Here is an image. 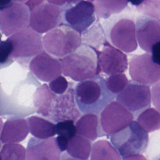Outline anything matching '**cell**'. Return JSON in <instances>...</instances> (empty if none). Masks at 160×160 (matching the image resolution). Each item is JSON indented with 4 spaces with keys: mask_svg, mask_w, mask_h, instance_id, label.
<instances>
[{
    "mask_svg": "<svg viewBox=\"0 0 160 160\" xmlns=\"http://www.w3.org/2000/svg\"><path fill=\"white\" fill-rule=\"evenodd\" d=\"M116 96L108 89L106 80L99 75L79 81L75 86L76 101L78 108L84 114H99Z\"/></svg>",
    "mask_w": 160,
    "mask_h": 160,
    "instance_id": "1",
    "label": "cell"
},
{
    "mask_svg": "<svg viewBox=\"0 0 160 160\" xmlns=\"http://www.w3.org/2000/svg\"><path fill=\"white\" fill-rule=\"evenodd\" d=\"M61 63L62 74L76 81L92 78L98 72V56L92 48L86 44L62 58Z\"/></svg>",
    "mask_w": 160,
    "mask_h": 160,
    "instance_id": "2",
    "label": "cell"
},
{
    "mask_svg": "<svg viewBox=\"0 0 160 160\" xmlns=\"http://www.w3.org/2000/svg\"><path fill=\"white\" fill-rule=\"evenodd\" d=\"M12 46L11 58L22 66L27 67L31 60L43 51V42L39 33L30 26L7 39Z\"/></svg>",
    "mask_w": 160,
    "mask_h": 160,
    "instance_id": "3",
    "label": "cell"
},
{
    "mask_svg": "<svg viewBox=\"0 0 160 160\" xmlns=\"http://www.w3.org/2000/svg\"><path fill=\"white\" fill-rule=\"evenodd\" d=\"M80 34L67 25L58 26L48 31L42 38L45 50L56 58H64L81 45Z\"/></svg>",
    "mask_w": 160,
    "mask_h": 160,
    "instance_id": "4",
    "label": "cell"
},
{
    "mask_svg": "<svg viewBox=\"0 0 160 160\" xmlns=\"http://www.w3.org/2000/svg\"><path fill=\"white\" fill-rule=\"evenodd\" d=\"M110 140L124 158L144 152L148 145L149 135L138 121H133L123 129L111 135Z\"/></svg>",
    "mask_w": 160,
    "mask_h": 160,
    "instance_id": "5",
    "label": "cell"
},
{
    "mask_svg": "<svg viewBox=\"0 0 160 160\" xmlns=\"http://www.w3.org/2000/svg\"><path fill=\"white\" fill-rule=\"evenodd\" d=\"M106 26L108 39L116 48L128 53L137 49L136 28L132 19L126 18H112Z\"/></svg>",
    "mask_w": 160,
    "mask_h": 160,
    "instance_id": "6",
    "label": "cell"
},
{
    "mask_svg": "<svg viewBox=\"0 0 160 160\" xmlns=\"http://www.w3.org/2000/svg\"><path fill=\"white\" fill-rule=\"evenodd\" d=\"M116 101L128 109L134 117L150 107L151 91L148 86L133 80L129 81L125 88L117 94Z\"/></svg>",
    "mask_w": 160,
    "mask_h": 160,
    "instance_id": "7",
    "label": "cell"
},
{
    "mask_svg": "<svg viewBox=\"0 0 160 160\" xmlns=\"http://www.w3.org/2000/svg\"><path fill=\"white\" fill-rule=\"evenodd\" d=\"M31 11L23 2L13 1L9 6L1 10L0 29L6 36L26 28L29 26Z\"/></svg>",
    "mask_w": 160,
    "mask_h": 160,
    "instance_id": "8",
    "label": "cell"
},
{
    "mask_svg": "<svg viewBox=\"0 0 160 160\" xmlns=\"http://www.w3.org/2000/svg\"><path fill=\"white\" fill-rule=\"evenodd\" d=\"M29 26L39 34L48 32L58 27L62 21V10L45 1L31 10Z\"/></svg>",
    "mask_w": 160,
    "mask_h": 160,
    "instance_id": "9",
    "label": "cell"
},
{
    "mask_svg": "<svg viewBox=\"0 0 160 160\" xmlns=\"http://www.w3.org/2000/svg\"><path fill=\"white\" fill-rule=\"evenodd\" d=\"M134 115L119 102L112 101L100 113L101 129L105 135H112L133 121Z\"/></svg>",
    "mask_w": 160,
    "mask_h": 160,
    "instance_id": "10",
    "label": "cell"
},
{
    "mask_svg": "<svg viewBox=\"0 0 160 160\" xmlns=\"http://www.w3.org/2000/svg\"><path fill=\"white\" fill-rule=\"evenodd\" d=\"M129 66V75L136 82L149 86L160 80V64L153 61L149 53L133 56Z\"/></svg>",
    "mask_w": 160,
    "mask_h": 160,
    "instance_id": "11",
    "label": "cell"
},
{
    "mask_svg": "<svg viewBox=\"0 0 160 160\" xmlns=\"http://www.w3.org/2000/svg\"><path fill=\"white\" fill-rule=\"evenodd\" d=\"M81 116L75 99V88L69 83L68 90L62 94H56L51 107L48 119L58 122L65 120L76 121Z\"/></svg>",
    "mask_w": 160,
    "mask_h": 160,
    "instance_id": "12",
    "label": "cell"
},
{
    "mask_svg": "<svg viewBox=\"0 0 160 160\" xmlns=\"http://www.w3.org/2000/svg\"><path fill=\"white\" fill-rule=\"evenodd\" d=\"M94 4L89 1L82 0L63 10L62 21L79 34H82L96 21Z\"/></svg>",
    "mask_w": 160,
    "mask_h": 160,
    "instance_id": "13",
    "label": "cell"
},
{
    "mask_svg": "<svg viewBox=\"0 0 160 160\" xmlns=\"http://www.w3.org/2000/svg\"><path fill=\"white\" fill-rule=\"evenodd\" d=\"M29 68L38 79L44 82H50L62 73L59 61L45 51H42L31 60Z\"/></svg>",
    "mask_w": 160,
    "mask_h": 160,
    "instance_id": "14",
    "label": "cell"
},
{
    "mask_svg": "<svg viewBox=\"0 0 160 160\" xmlns=\"http://www.w3.org/2000/svg\"><path fill=\"white\" fill-rule=\"evenodd\" d=\"M136 28L140 48L151 53L153 46L160 42V22L150 16L142 15L137 18Z\"/></svg>",
    "mask_w": 160,
    "mask_h": 160,
    "instance_id": "15",
    "label": "cell"
},
{
    "mask_svg": "<svg viewBox=\"0 0 160 160\" xmlns=\"http://www.w3.org/2000/svg\"><path fill=\"white\" fill-rule=\"evenodd\" d=\"M61 152L55 138H31L27 145L26 160H60Z\"/></svg>",
    "mask_w": 160,
    "mask_h": 160,
    "instance_id": "16",
    "label": "cell"
},
{
    "mask_svg": "<svg viewBox=\"0 0 160 160\" xmlns=\"http://www.w3.org/2000/svg\"><path fill=\"white\" fill-rule=\"evenodd\" d=\"M98 64L101 71L107 75L123 73L128 69V58L121 50L106 46L98 56Z\"/></svg>",
    "mask_w": 160,
    "mask_h": 160,
    "instance_id": "17",
    "label": "cell"
},
{
    "mask_svg": "<svg viewBox=\"0 0 160 160\" xmlns=\"http://www.w3.org/2000/svg\"><path fill=\"white\" fill-rule=\"evenodd\" d=\"M29 126L27 120L19 117L8 119L1 128V141L3 144L22 141L28 136Z\"/></svg>",
    "mask_w": 160,
    "mask_h": 160,
    "instance_id": "18",
    "label": "cell"
},
{
    "mask_svg": "<svg viewBox=\"0 0 160 160\" xmlns=\"http://www.w3.org/2000/svg\"><path fill=\"white\" fill-rule=\"evenodd\" d=\"M76 127L77 134L91 141L105 135L101 127L99 117L96 114H84L76 121Z\"/></svg>",
    "mask_w": 160,
    "mask_h": 160,
    "instance_id": "19",
    "label": "cell"
},
{
    "mask_svg": "<svg viewBox=\"0 0 160 160\" xmlns=\"http://www.w3.org/2000/svg\"><path fill=\"white\" fill-rule=\"evenodd\" d=\"M56 94L46 84L39 86L34 93V104L36 112L47 118L49 116L52 101Z\"/></svg>",
    "mask_w": 160,
    "mask_h": 160,
    "instance_id": "20",
    "label": "cell"
},
{
    "mask_svg": "<svg viewBox=\"0 0 160 160\" xmlns=\"http://www.w3.org/2000/svg\"><path fill=\"white\" fill-rule=\"evenodd\" d=\"M31 134L36 138L48 139L53 137L56 132V125L51 121L37 116L27 119Z\"/></svg>",
    "mask_w": 160,
    "mask_h": 160,
    "instance_id": "21",
    "label": "cell"
},
{
    "mask_svg": "<svg viewBox=\"0 0 160 160\" xmlns=\"http://www.w3.org/2000/svg\"><path fill=\"white\" fill-rule=\"evenodd\" d=\"M89 160H122V158L111 142L102 139L92 144Z\"/></svg>",
    "mask_w": 160,
    "mask_h": 160,
    "instance_id": "22",
    "label": "cell"
},
{
    "mask_svg": "<svg viewBox=\"0 0 160 160\" xmlns=\"http://www.w3.org/2000/svg\"><path fill=\"white\" fill-rule=\"evenodd\" d=\"M91 141L76 134L69 141L67 153L71 156L80 159L88 160L91 155Z\"/></svg>",
    "mask_w": 160,
    "mask_h": 160,
    "instance_id": "23",
    "label": "cell"
},
{
    "mask_svg": "<svg viewBox=\"0 0 160 160\" xmlns=\"http://www.w3.org/2000/svg\"><path fill=\"white\" fill-rule=\"evenodd\" d=\"M128 2V0H94L96 14L99 18L106 19L123 11Z\"/></svg>",
    "mask_w": 160,
    "mask_h": 160,
    "instance_id": "24",
    "label": "cell"
},
{
    "mask_svg": "<svg viewBox=\"0 0 160 160\" xmlns=\"http://www.w3.org/2000/svg\"><path fill=\"white\" fill-rule=\"evenodd\" d=\"M137 121L148 132L160 129V112L152 108H148L137 117Z\"/></svg>",
    "mask_w": 160,
    "mask_h": 160,
    "instance_id": "25",
    "label": "cell"
},
{
    "mask_svg": "<svg viewBox=\"0 0 160 160\" xmlns=\"http://www.w3.org/2000/svg\"><path fill=\"white\" fill-rule=\"evenodd\" d=\"M26 150L18 143L4 144L1 150V160H26Z\"/></svg>",
    "mask_w": 160,
    "mask_h": 160,
    "instance_id": "26",
    "label": "cell"
},
{
    "mask_svg": "<svg viewBox=\"0 0 160 160\" xmlns=\"http://www.w3.org/2000/svg\"><path fill=\"white\" fill-rule=\"evenodd\" d=\"M129 81L126 76L123 73L111 75L106 79V84L108 89L112 93L118 94L126 86Z\"/></svg>",
    "mask_w": 160,
    "mask_h": 160,
    "instance_id": "27",
    "label": "cell"
},
{
    "mask_svg": "<svg viewBox=\"0 0 160 160\" xmlns=\"http://www.w3.org/2000/svg\"><path fill=\"white\" fill-rule=\"evenodd\" d=\"M136 9L143 15L153 18L160 22V0H144Z\"/></svg>",
    "mask_w": 160,
    "mask_h": 160,
    "instance_id": "28",
    "label": "cell"
},
{
    "mask_svg": "<svg viewBox=\"0 0 160 160\" xmlns=\"http://www.w3.org/2000/svg\"><path fill=\"white\" fill-rule=\"evenodd\" d=\"M56 134L64 136L70 140L77 134L74 121L65 120L58 122L56 124Z\"/></svg>",
    "mask_w": 160,
    "mask_h": 160,
    "instance_id": "29",
    "label": "cell"
},
{
    "mask_svg": "<svg viewBox=\"0 0 160 160\" xmlns=\"http://www.w3.org/2000/svg\"><path fill=\"white\" fill-rule=\"evenodd\" d=\"M12 46L11 43L6 39L2 41L0 44V63L1 67L6 68L10 65L14 61L11 58Z\"/></svg>",
    "mask_w": 160,
    "mask_h": 160,
    "instance_id": "30",
    "label": "cell"
},
{
    "mask_svg": "<svg viewBox=\"0 0 160 160\" xmlns=\"http://www.w3.org/2000/svg\"><path fill=\"white\" fill-rule=\"evenodd\" d=\"M69 86V83L68 81L62 76H59L50 81L49 84V87L51 90L56 94H62L64 93L68 90Z\"/></svg>",
    "mask_w": 160,
    "mask_h": 160,
    "instance_id": "31",
    "label": "cell"
},
{
    "mask_svg": "<svg viewBox=\"0 0 160 160\" xmlns=\"http://www.w3.org/2000/svg\"><path fill=\"white\" fill-rule=\"evenodd\" d=\"M151 91L152 102L157 110L160 112V81L152 85Z\"/></svg>",
    "mask_w": 160,
    "mask_h": 160,
    "instance_id": "32",
    "label": "cell"
},
{
    "mask_svg": "<svg viewBox=\"0 0 160 160\" xmlns=\"http://www.w3.org/2000/svg\"><path fill=\"white\" fill-rule=\"evenodd\" d=\"M49 3L58 6L64 10L80 2L82 0H46Z\"/></svg>",
    "mask_w": 160,
    "mask_h": 160,
    "instance_id": "33",
    "label": "cell"
},
{
    "mask_svg": "<svg viewBox=\"0 0 160 160\" xmlns=\"http://www.w3.org/2000/svg\"><path fill=\"white\" fill-rule=\"evenodd\" d=\"M151 53L153 61L160 64V42L153 46Z\"/></svg>",
    "mask_w": 160,
    "mask_h": 160,
    "instance_id": "34",
    "label": "cell"
},
{
    "mask_svg": "<svg viewBox=\"0 0 160 160\" xmlns=\"http://www.w3.org/2000/svg\"><path fill=\"white\" fill-rule=\"evenodd\" d=\"M56 141L61 152H64L67 149L68 147L69 139H68V138L64 136L58 135V136L56 138Z\"/></svg>",
    "mask_w": 160,
    "mask_h": 160,
    "instance_id": "35",
    "label": "cell"
},
{
    "mask_svg": "<svg viewBox=\"0 0 160 160\" xmlns=\"http://www.w3.org/2000/svg\"><path fill=\"white\" fill-rule=\"evenodd\" d=\"M122 160H147V159L143 155L141 154H138L131 155L126 158H124Z\"/></svg>",
    "mask_w": 160,
    "mask_h": 160,
    "instance_id": "36",
    "label": "cell"
},
{
    "mask_svg": "<svg viewBox=\"0 0 160 160\" xmlns=\"http://www.w3.org/2000/svg\"><path fill=\"white\" fill-rule=\"evenodd\" d=\"M12 2V0H0V9H3L9 6Z\"/></svg>",
    "mask_w": 160,
    "mask_h": 160,
    "instance_id": "37",
    "label": "cell"
},
{
    "mask_svg": "<svg viewBox=\"0 0 160 160\" xmlns=\"http://www.w3.org/2000/svg\"><path fill=\"white\" fill-rule=\"evenodd\" d=\"M60 160H80L76 158H74L70 155H69L68 153H64L61 156Z\"/></svg>",
    "mask_w": 160,
    "mask_h": 160,
    "instance_id": "38",
    "label": "cell"
},
{
    "mask_svg": "<svg viewBox=\"0 0 160 160\" xmlns=\"http://www.w3.org/2000/svg\"><path fill=\"white\" fill-rule=\"evenodd\" d=\"M144 0H128V2H129L132 5L138 6L141 4H142L144 2Z\"/></svg>",
    "mask_w": 160,
    "mask_h": 160,
    "instance_id": "39",
    "label": "cell"
},
{
    "mask_svg": "<svg viewBox=\"0 0 160 160\" xmlns=\"http://www.w3.org/2000/svg\"><path fill=\"white\" fill-rule=\"evenodd\" d=\"M13 1L16 2H26L28 0H13Z\"/></svg>",
    "mask_w": 160,
    "mask_h": 160,
    "instance_id": "40",
    "label": "cell"
},
{
    "mask_svg": "<svg viewBox=\"0 0 160 160\" xmlns=\"http://www.w3.org/2000/svg\"><path fill=\"white\" fill-rule=\"evenodd\" d=\"M152 160H160V155L158 156H157V157H156V158H154Z\"/></svg>",
    "mask_w": 160,
    "mask_h": 160,
    "instance_id": "41",
    "label": "cell"
},
{
    "mask_svg": "<svg viewBox=\"0 0 160 160\" xmlns=\"http://www.w3.org/2000/svg\"><path fill=\"white\" fill-rule=\"evenodd\" d=\"M90 1H94V0H90Z\"/></svg>",
    "mask_w": 160,
    "mask_h": 160,
    "instance_id": "42",
    "label": "cell"
}]
</instances>
